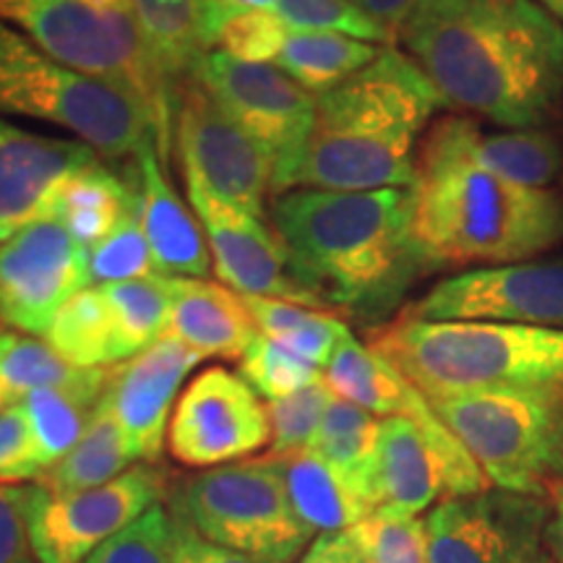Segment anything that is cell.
I'll use <instances>...</instances> for the list:
<instances>
[{"label":"cell","instance_id":"1","mask_svg":"<svg viewBox=\"0 0 563 563\" xmlns=\"http://www.w3.org/2000/svg\"><path fill=\"white\" fill-rule=\"evenodd\" d=\"M397 40L464 115L498 129L563 121V24L534 0H420Z\"/></svg>","mask_w":563,"mask_h":563},{"label":"cell","instance_id":"2","mask_svg":"<svg viewBox=\"0 0 563 563\" xmlns=\"http://www.w3.org/2000/svg\"><path fill=\"white\" fill-rule=\"evenodd\" d=\"M272 228L323 306L382 323L422 274L433 272L412 235L407 188H295L272 203Z\"/></svg>","mask_w":563,"mask_h":563},{"label":"cell","instance_id":"3","mask_svg":"<svg viewBox=\"0 0 563 563\" xmlns=\"http://www.w3.org/2000/svg\"><path fill=\"white\" fill-rule=\"evenodd\" d=\"M443 108L418 63L386 45L371 66L316 97L313 129L272 191L410 188L420 141Z\"/></svg>","mask_w":563,"mask_h":563},{"label":"cell","instance_id":"4","mask_svg":"<svg viewBox=\"0 0 563 563\" xmlns=\"http://www.w3.org/2000/svg\"><path fill=\"white\" fill-rule=\"evenodd\" d=\"M407 191L415 243L433 269L517 264L563 243V194L485 170L462 152L443 118L420 141Z\"/></svg>","mask_w":563,"mask_h":563},{"label":"cell","instance_id":"5","mask_svg":"<svg viewBox=\"0 0 563 563\" xmlns=\"http://www.w3.org/2000/svg\"><path fill=\"white\" fill-rule=\"evenodd\" d=\"M368 347L428 402L485 391L563 397V332L501 321H422L399 316L371 329Z\"/></svg>","mask_w":563,"mask_h":563},{"label":"cell","instance_id":"6","mask_svg":"<svg viewBox=\"0 0 563 563\" xmlns=\"http://www.w3.org/2000/svg\"><path fill=\"white\" fill-rule=\"evenodd\" d=\"M0 115L53 123L100 157L136 159L157 146L154 115L131 89L63 66L0 21Z\"/></svg>","mask_w":563,"mask_h":563},{"label":"cell","instance_id":"7","mask_svg":"<svg viewBox=\"0 0 563 563\" xmlns=\"http://www.w3.org/2000/svg\"><path fill=\"white\" fill-rule=\"evenodd\" d=\"M0 21L63 66L131 89L159 131V157L173 141L175 87L162 76L131 11L102 13L81 0H0Z\"/></svg>","mask_w":563,"mask_h":563},{"label":"cell","instance_id":"8","mask_svg":"<svg viewBox=\"0 0 563 563\" xmlns=\"http://www.w3.org/2000/svg\"><path fill=\"white\" fill-rule=\"evenodd\" d=\"M173 506L209 543L262 563H290L313 534L295 514L272 454L201 473L183 485Z\"/></svg>","mask_w":563,"mask_h":563},{"label":"cell","instance_id":"9","mask_svg":"<svg viewBox=\"0 0 563 563\" xmlns=\"http://www.w3.org/2000/svg\"><path fill=\"white\" fill-rule=\"evenodd\" d=\"M561 399L543 391H485L433 399L431 407L496 488L548 496Z\"/></svg>","mask_w":563,"mask_h":563},{"label":"cell","instance_id":"10","mask_svg":"<svg viewBox=\"0 0 563 563\" xmlns=\"http://www.w3.org/2000/svg\"><path fill=\"white\" fill-rule=\"evenodd\" d=\"M173 139L180 152L183 180L199 183L230 207L264 217L266 194L274 180L272 152L253 139L196 76L175 91Z\"/></svg>","mask_w":563,"mask_h":563},{"label":"cell","instance_id":"11","mask_svg":"<svg viewBox=\"0 0 563 563\" xmlns=\"http://www.w3.org/2000/svg\"><path fill=\"white\" fill-rule=\"evenodd\" d=\"M165 493V473L152 464L74 496L26 485L24 519L37 563H84L97 548L144 517Z\"/></svg>","mask_w":563,"mask_h":563},{"label":"cell","instance_id":"12","mask_svg":"<svg viewBox=\"0 0 563 563\" xmlns=\"http://www.w3.org/2000/svg\"><path fill=\"white\" fill-rule=\"evenodd\" d=\"M551 504L532 493L446 498L426 519L428 563H555L545 543Z\"/></svg>","mask_w":563,"mask_h":563},{"label":"cell","instance_id":"13","mask_svg":"<svg viewBox=\"0 0 563 563\" xmlns=\"http://www.w3.org/2000/svg\"><path fill=\"white\" fill-rule=\"evenodd\" d=\"M485 477L462 441L441 418L412 422L384 418L378 431L376 509L399 514L426 511L439 498L477 496L488 490Z\"/></svg>","mask_w":563,"mask_h":563},{"label":"cell","instance_id":"14","mask_svg":"<svg viewBox=\"0 0 563 563\" xmlns=\"http://www.w3.org/2000/svg\"><path fill=\"white\" fill-rule=\"evenodd\" d=\"M422 321H501L563 332V256L467 269L405 311Z\"/></svg>","mask_w":563,"mask_h":563},{"label":"cell","instance_id":"15","mask_svg":"<svg viewBox=\"0 0 563 563\" xmlns=\"http://www.w3.org/2000/svg\"><path fill=\"white\" fill-rule=\"evenodd\" d=\"M89 285V249L58 217L0 241V316L21 334L45 340L60 308Z\"/></svg>","mask_w":563,"mask_h":563},{"label":"cell","instance_id":"16","mask_svg":"<svg viewBox=\"0 0 563 563\" xmlns=\"http://www.w3.org/2000/svg\"><path fill=\"white\" fill-rule=\"evenodd\" d=\"M188 203L199 217L211 251L214 272L238 295L277 298L308 308H327L308 282L279 232L211 196L199 183L186 180Z\"/></svg>","mask_w":563,"mask_h":563},{"label":"cell","instance_id":"17","mask_svg":"<svg viewBox=\"0 0 563 563\" xmlns=\"http://www.w3.org/2000/svg\"><path fill=\"white\" fill-rule=\"evenodd\" d=\"M196 79L272 152L274 178L298 157L313 129L316 95L292 81L285 70L274 63L241 60L211 51L196 70Z\"/></svg>","mask_w":563,"mask_h":563},{"label":"cell","instance_id":"18","mask_svg":"<svg viewBox=\"0 0 563 563\" xmlns=\"http://www.w3.org/2000/svg\"><path fill=\"white\" fill-rule=\"evenodd\" d=\"M272 441L269 415L241 373L207 368L183 391L167 446L186 467H217L262 452Z\"/></svg>","mask_w":563,"mask_h":563},{"label":"cell","instance_id":"19","mask_svg":"<svg viewBox=\"0 0 563 563\" xmlns=\"http://www.w3.org/2000/svg\"><path fill=\"white\" fill-rule=\"evenodd\" d=\"M97 157L81 141L42 136L0 115V241L53 217L60 188Z\"/></svg>","mask_w":563,"mask_h":563},{"label":"cell","instance_id":"20","mask_svg":"<svg viewBox=\"0 0 563 563\" xmlns=\"http://www.w3.org/2000/svg\"><path fill=\"white\" fill-rule=\"evenodd\" d=\"M201 361L199 352L167 334L112 368L104 399L136 460L154 462L159 456L175 394Z\"/></svg>","mask_w":563,"mask_h":563},{"label":"cell","instance_id":"21","mask_svg":"<svg viewBox=\"0 0 563 563\" xmlns=\"http://www.w3.org/2000/svg\"><path fill=\"white\" fill-rule=\"evenodd\" d=\"M139 194V220L150 243L154 272L165 277L207 279L214 262L207 243V232L199 217L173 188L165 173L157 146H146L133 159Z\"/></svg>","mask_w":563,"mask_h":563},{"label":"cell","instance_id":"22","mask_svg":"<svg viewBox=\"0 0 563 563\" xmlns=\"http://www.w3.org/2000/svg\"><path fill=\"white\" fill-rule=\"evenodd\" d=\"M449 133L485 170L527 188L563 178V133L555 129H485L470 115H443Z\"/></svg>","mask_w":563,"mask_h":563},{"label":"cell","instance_id":"23","mask_svg":"<svg viewBox=\"0 0 563 563\" xmlns=\"http://www.w3.org/2000/svg\"><path fill=\"white\" fill-rule=\"evenodd\" d=\"M173 319L170 334L199 352L201 357L241 361L253 336L256 321L238 292L207 279L170 277Z\"/></svg>","mask_w":563,"mask_h":563},{"label":"cell","instance_id":"24","mask_svg":"<svg viewBox=\"0 0 563 563\" xmlns=\"http://www.w3.org/2000/svg\"><path fill=\"white\" fill-rule=\"evenodd\" d=\"M323 382L329 384L340 399L363 407L373 415L386 418H407L426 422L433 418V407L389 361L378 352L357 342L352 332L336 344L332 361L323 371Z\"/></svg>","mask_w":563,"mask_h":563},{"label":"cell","instance_id":"25","mask_svg":"<svg viewBox=\"0 0 563 563\" xmlns=\"http://www.w3.org/2000/svg\"><path fill=\"white\" fill-rule=\"evenodd\" d=\"M141 40L175 91L214 51L209 0H131Z\"/></svg>","mask_w":563,"mask_h":563},{"label":"cell","instance_id":"26","mask_svg":"<svg viewBox=\"0 0 563 563\" xmlns=\"http://www.w3.org/2000/svg\"><path fill=\"white\" fill-rule=\"evenodd\" d=\"M136 209V170H133V180H125L97 159L70 175L66 186L60 188L53 217L66 224L84 249H91Z\"/></svg>","mask_w":563,"mask_h":563},{"label":"cell","instance_id":"27","mask_svg":"<svg viewBox=\"0 0 563 563\" xmlns=\"http://www.w3.org/2000/svg\"><path fill=\"white\" fill-rule=\"evenodd\" d=\"M382 420L373 412L334 397L323 415L311 452L319 454L342 483L376 511V460Z\"/></svg>","mask_w":563,"mask_h":563},{"label":"cell","instance_id":"28","mask_svg":"<svg viewBox=\"0 0 563 563\" xmlns=\"http://www.w3.org/2000/svg\"><path fill=\"white\" fill-rule=\"evenodd\" d=\"M386 45L365 42L342 32L329 30H295L290 26L282 42L274 66L285 70L292 81L311 95L340 87L357 70L371 66Z\"/></svg>","mask_w":563,"mask_h":563},{"label":"cell","instance_id":"29","mask_svg":"<svg viewBox=\"0 0 563 563\" xmlns=\"http://www.w3.org/2000/svg\"><path fill=\"white\" fill-rule=\"evenodd\" d=\"M274 456V454H272ZM287 496L308 532H342L361 525L373 509L352 493L319 454L298 452L277 456Z\"/></svg>","mask_w":563,"mask_h":563},{"label":"cell","instance_id":"30","mask_svg":"<svg viewBox=\"0 0 563 563\" xmlns=\"http://www.w3.org/2000/svg\"><path fill=\"white\" fill-rule=\"evenodd\" d=\"M131 462H136V456L131 452L129 439L112 415L108 399L102 397L79 443L58 464L45 470L37 483L53 496H74L115 481Z\"/></svg>","mask_w":563,"mask_h":563},{"label":"cell","instance_id":"31","mask_svg":"<svg viewBox=\"0 0 563 563\" xmlns=\"http://www.w3.org/2000/svg\"><path fill=\"white\" fill-rule=\"evenodd\" d=\"M112 368L70 365L51 342L40 336L5 332L0 336V382L11 405L40 389H87L110 384Z\"/></svg>","mask_w":563,"mask_h":563},{"label":"cell","instance_id":"32","mask_svg":"<svg viewBox=\"0 0 563 563\" xmlns=\"http://www.w3.org/2000/svg\"><path fill=\"white\" fill-rule=\"evenodd\" d=\"M45 340L70 365L79 368H108L121 363L118 332L102 287H84L55 316Z\"/></svg>","mask_w":563,"mask_h":563},{"label":"cell","instance_id":"33","mask_svg":"<svg viewBox=\"0 0 563 563\" xmlns=\"http://www.w3.org/2000/svg\"><path fill=\"white\" fill-rule=\"evenodd\" d=\"M241 298L258 332L319 368H327L336 344L350 332L347 323L321 308L277 298H253V295H241Z\"/></svg>","mask_w":563,"mask_h":563},{"label":"cell","instance_id":"34","mask_svg":"<svg viewBox=\"0 0 563 563\" xmlns=\"http://www.w3.org/2000/svg\"><path fill=\"white\" fill-rule=\"evenodd\" d=\"M112 311L121 363L170 334L173 282L165 274L100 285Z\"/></svg>","mask_w":563,"mask_h":563},{"label":"cell","instance_id":"35","mask_svg":"<svg viewBox=\"0 0 563 563\" xmlns=\"http://www.w3.org/2000/svg\"><path fill=\"white\" fill-rule=\"evenodd\" d=\"M104 391L108 384L87 389H40L21 399L42 467L51 470L79 443Z\"/></svg>","mask_w":563,"mask_h":563},{"label":"cell","instance_id":"36","mask_svg":"<svg viewBox=\"0 0 563 563\" xmlns=\"http://www.w3.org/2000/svg\"><path fill=\"white\" fill-rule=\"evenodd\" d=\"M209 24L214 51L253 63L277 60L290 30L277 11L256 9L243 0H209Z\"/></svg>","mask_w":563,"mask_h":563},{"label":"cell","instance_id":"37","mask_svg":"<svg viewBox=\"0 0 563 563\" xmlns=\"http://www.w3.org/2000/svg\"><path fill=\"white\" fill-rule=\"evenodd\" d=\"M241 376L251 384L253 391L264 394L269 402L272 399L290 397V394L323 378L319 365L308 363L306 357L295 355V352L282 347L262 332L253 336L249 350L243 352Z\"/></svg>","mask_w":563,"mask_h":563},{"label":"cell","instance_id":"38","mask_svg":"<svg viewBox=\"0 0 563 563\" xmlns=\"http://www.w3.org/2000/svg\"><path fill=\"white\" fill-rule=\"evenodd\" d=\"M336 394L329 389V384L316 382L306 389L290 394V397L272 399L266 405L272 428V454L290 456L298 452H308L319 433V426L327 415L329 405L334 402Z\"/></svg>","mask_w":563,"mask_h":563},{"label":"cell","instance_id":"39","mask_svg":"<svg viewBox=\"0 0 563 563\" xmlns=\"http://www.w3.org/2000/svg\"><path fill=\"white\" fill-rule=\"evenodd\" d=\"M350 530L368 563H428L426 522L410 514L376 509Z\"/></svg>","mask_w":563,"mask_h":563},{"label":"cell","instance_id":"40","mask_svg":"<svg viewBox=\"0 0 563 563\" xmlns=\"http://www.w3.org/2000/svg\"><path fill=\"white\" fill-rule=\"evenodd\" d=\"M154 272L152 251L141 230L139 209L131 211L125 220L89 249V279L97 285H112V282H131L150 277Z\"/></svg>","mask_w":563,"mask_h":563},{"label":"cell","instance_id":"41","mask_svg":"<svg viewBox=\"0 0 563 563\" xmlns=\"http://www.w3.org/2000/svg\"><path fill=\"white\" fill-rule=\"evenodd\" d=\"M84 563H173L170 511L152 506L144 517L97 548Z\"/></svg>","mask_w":563,"mask_h":563},{"label":"cell","instance_id":"42","mask_svg":"<svg viewBox=\"0 0 563 563\" xmlns=\"http://www.w3.org/2000/svg\"><path fill=\"white\" fill-rule=\"evenodd\" d=\"M274 11L295 30H329L350 37L391 45L394 37L382 24L365 16L347 0H274Z\"/></svg>","mask_w":563,"mask_h":563},{"label":"cell","instance_id":"43","mask_svg":"<svg viewBox=\"0 0 563 563\" xmlns=\"http://www.w3.org/2000/svg\"><path fill=\"white\" fill-rule=\"evenodd\" d=\"M42 467L37 443H34L30 420L21 402H13L0 412V485L40 481Z\"/></svg>","mask_w":563,"mask_h":563},{"label":"cell","instance_id":"44","mask_svg":"<svg viewBox=\"0 0 563 563\" xmlns=\"http://www.w3.org/2000/svg\"><path fill=\"white\" fill-rule=\"evenodd\" d=\"M24 501L26 485H0V563H24L30 559Z\"/></svg>","mask_w":563,"mask_h":563},{"label":"cell","instance_id":"45","mask_svg":"<svg viewBox=\"0 0 563 563\" xmlns=\"http://www.w3.org/2000/svg\"><path fill=\"white\" fill-rule=\"evenodd\" d=\"M173 519V563H262L251 555H243L230 548L209 543L196 532V527L188 522L183 514L175 509L170 511Z\"/></svg>","mask_w":563,"mask_h":563},{"label":"cell","instance_id":"46","mask_svg":"<svg viewBox=\"0 0 563 563\" xmlns=\"http://www.w3.org/2000/svg\"><path fill=\"white\" fill-rule=\"evenodd\" d=\"M300 563H368L352 530L321 532Z\"/></svg>","mask_w":563,"mask_h":563},{"label":"cell","instance_id":"47","mask_svg":"<svg viewBox=\"0 0 563 563\" xmlns=\"http://www.w3.org/2000/svg\"><path fill=\"white\" fill-rule=\"evenodd\" d=\"M347 3L355 5L357 11L376 21V24H382L397 40L399 30L410 19V13L418 9L420 0H347Z\"/></svg>","mask_w":563,"mask_h":563},{"label":"cell","instance_id":"48","mask_svg":"<svg viewBox=\"0 0 563 563\" xmlns=\"http://www.w3.org/2000/svg\"><path fill=\"white\" fill-rule=\"evenodd\" d=\"M548 514L545 543L555 563H563V481H548Z\"/></svg>","mask_w":563,"mask_h":563},{"label":"cell","instance_id":"49","mask_svg":"<svg viewBox=\"0 0 563 563\" xmlns=\"http://www.w3.org/2000/svg\"><path fill=\"white\" fill-rule=\"evenodd\" d=\"M551 481H563V399L555 410L553 449H551Z\"/></svg>","mask_w":563,"mask_h":563},{"label":"cell","instance_id":"50","mask_svg":"<svg viewBox=\"0 0 563 563\" xmlns=\"http://www.w3.org/2000/svg\"><path fill=\"white\" fill-rule=\"evenodd\" d=\"M89 9L112 13V11H131V0H81Z\"/></svg>","mask_w":563,"mask_h":563},{"label":"cell","instance_id":"51","mask_svg":"<svg viewBox=\"0 0 563 563\" xmlns=\"http://www.w3.org/2000/svg\"><path fill=\"white\" fill-rule=\"evenodd\" d=\"M538 5H543V9L555 16L563 24V0H534Z\"/></svg>","mask_w":563,"mask_h":563},{"label":"cell","instance_id":"52","mask_svg":"<svg viewBox=\"0 0 563 563\" xmlns=\"http://www.w3.org/2000/svg\"><path fill=\"white\" fill-rule=\"evenodd\" d=\"M11 405V399H9V391H5V386H3V382H0V412L5 410V407Z\"/></svg>","mask_w":563,"mask_h":563},{"label":"cell","instance_id":"53","mask_svg":"<svg viewBox=\"0 0 563 563\" xmlns=\"http://www.w3.org/2000/svg\"><path fill=\"white\" fill-rule=\"evenodd\" d=\"M3 323H5L3 316H0V336H3Z\"/></svg>","mask_w":563,"mask_h":563},{"label":"cell","instance_id":"54","mask_svg":"<svg viewBox=\"0 0 563 563\" xmlns=\"http://www.w3.org/2000/svg\"><path fill=\"white\" fill-rule=\"evenodd\" d=\"M24 563H32V559H26V561H24Z\"/></svg>","mask_w":563,"mask_h":563}]
</instances>
